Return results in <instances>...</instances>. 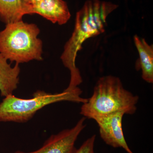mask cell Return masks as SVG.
Wrapping results in <instances>:
<instances>
[{
  "mask_svg": "<svg viewBox=\"0 0 153 153\" xmlns=\"http://www.w3.org/2000/svg\"><path fill=\"white\" fill-rule=\"evenodd\" d=\"M37 25L23 20L6 25L0 32V53L7 60L20 64L43 60V43Z\"/></svg>",
  "mask_w": 153,
  "mask_h": 153,
  "instance_id": "obj_3",
  "label": "cell"
},
{
  "mask_svg": "<svg viewBox=\"0 0 153 153\" xmlns=\"http://www.w3.org/2000/svg\"><path fill=\"white\" fill-rule=\"evenodd\" d=\"M138 100V96L124 88L119 77L107 75L98 79L93 94L82 103L80 114L94 120L117 112L133 114L136 111Z\"/></svg>",
  "mask_w": 153,
  "mask_h": 153,
  "instance_id": "obj_2",
  "label": "cell"
},
{
  "mask_svg": "<svg viewBox=\"0 0 153 153\" xmlns=\"http://www.w3.org/2000/svg\"><path fill=\"white\" fill-rule=\"evenodd\" d=\"M28 4L32 9V14H33V9L39 4L42 0H27Z\"/></svg>",
  "mask_w": 153,
  "mask_h": 153,
  "instance_id": "obj_12",
  "label": "cell"
},
{
  "mask_svg": "<svg viewBox=\"0 0 153 153\" xmlns=\"http://www.w3.org/2000/svg\"></svg>",
  "mask_w": 153,
  "mask_h": 153,
  "instance_id": "obj_13",
  "label": "cell"
},
{
  "mask_svg": "<svg viewBox=\"0 0 153 153\" xmlns=\"http://www.w3.org/2000/svg\"><path fill=\"white\" fill-rule=\"evenodd\" d=\"M26 15H32L27 0H0V21L6 25L21 21Z\"/></svg>",
  "mask_w": 153,
  "mask_h": 153,
  "instance_id": "obj_9",
  "label": "cell"
},
{
  "mask_svg": "<svg viewBox=\"0 0 153 153\" xmlns=\"http://www.w3.org/2000/svg\"><path fill=\"white\" fill-rule=\"evenodd\" d=\"M34 14L60 25L66 24L71 16L67 3L63 0H42L33 9Z\"/></svg>",
  "mask_w": 153,
  "mask_h": 153,
  "instance_id": "obj_7",
  "label": "cell"
},
{
  "mask_svg": "<svg viewBox=\"0 0 153 153\" xmlns=\"http://www.w3.org/2000/svg\"><path fill=\"white\" fill-rule=\"evenodd\" d=\"M134 42L139 55L142 77L146 82H153V46L149 45L146 40L135 35Z\"/></svg>",
  "mask_w": 153,
  "mask_h": 153,
  "instance_id": "obj_10",
  "label": "cell"
},
{
  "mask_svg": "<svg viewBox=\"0 0 153 153\" xmlns=\"http://www.w3.org/2000/svg\"><path fill=\"white\" fill-rule=\"evenodd\" d=\"M95 139L96 135H94L86 140L79 149L75 150L74 153H95L94 151Z\"/></svg>",
  "mask_w": 153,
  "mask_h": 153,
  "instance_id": "obj_11",
  "label": "cell"
},
{
  "mask_svg": "<svg viewBox=\"0 0 153 153\" xmlns=\"http://www.w3.org/2000/svg\"><path fill=\"white\" fill-rule=\"evenodd\" d=\"M82 91L77 87L60 93H47L38 91L32 98H19L12 94L6 97L0 103V122L23 123L33 118L38 110L52 103L68 101L84 103L87 99L80 97Z\"/></svg>",
  "mask_w": 153,
  "mask_h": 153,
  "instance_id": "obj_4",
  "label": "cell"
},
{
  "mask_svg": "<svg viewBox=\"0 0 153 153\" xmlns=\"http://www.w3.org/2000/svg\"><path fill=\"white\" fill-rule=\"evenodd\" d=\"M124 113L117 112L97 118L94 120L99 127L100 134L105 143L114 148H121L128 153H134L124 135L122 120Z\"/></svg>",
  "mask_w": 153,
  "mask_h": 153,
  "instance_id": "obj_6",
  "label": "cell"
},
{
  "mask_svg": "<svg viewBox=\"0 0 153 153\" xmlns=\"http://www.w3.org/2000/svg\"><path fill=\"white\" fill-rule=\"evenodd\" d=\"M85 118L80 119L74 127L63 130L56 134L52 135L37 150L26 153L17 152L16 153H74L75 142L79 134L84 129Z\"/></svg>",
  "mask_w": 153,
  "mask_h": 153,
  "instance_id": "obj_5",
  "label": "cell"
},
{
  "mask_svg": "<svg viewBox=\"0 0 153 153\" xmlns=\"http://www.w3.org/2000/svg\"><path fill=\"white\" fill-rule=\"evenodd\" d=\"M20 71L19 64L16 63L12 67L7 58L0 53V92L2 97L12 95L17 89Z\"/></svg>",
  "mask_w": 153,
  "mask_h": 153,
  "instance_id": "obj_8",
  "label": "cell"
},
{
  "mask_svg": "<svg viewBox=\"0 0 153 153\" xmlns=\"http://www.w3.org/2000/svg\"><path fill=\"white\" fill-rule=\"evenodd\" d=\"M117 7V5L110 2L88 0L76 13L74 31L60 57L71 75L69 85L65 90H73L82 83V76L75 63L77 53L86 40L104 33L108 16Z\"/></svg>",
  "mask_w": 153,
  "mask_h": 153,
  "instance_id": "obj_1",
  "label": "cell"
}]
</instances>
